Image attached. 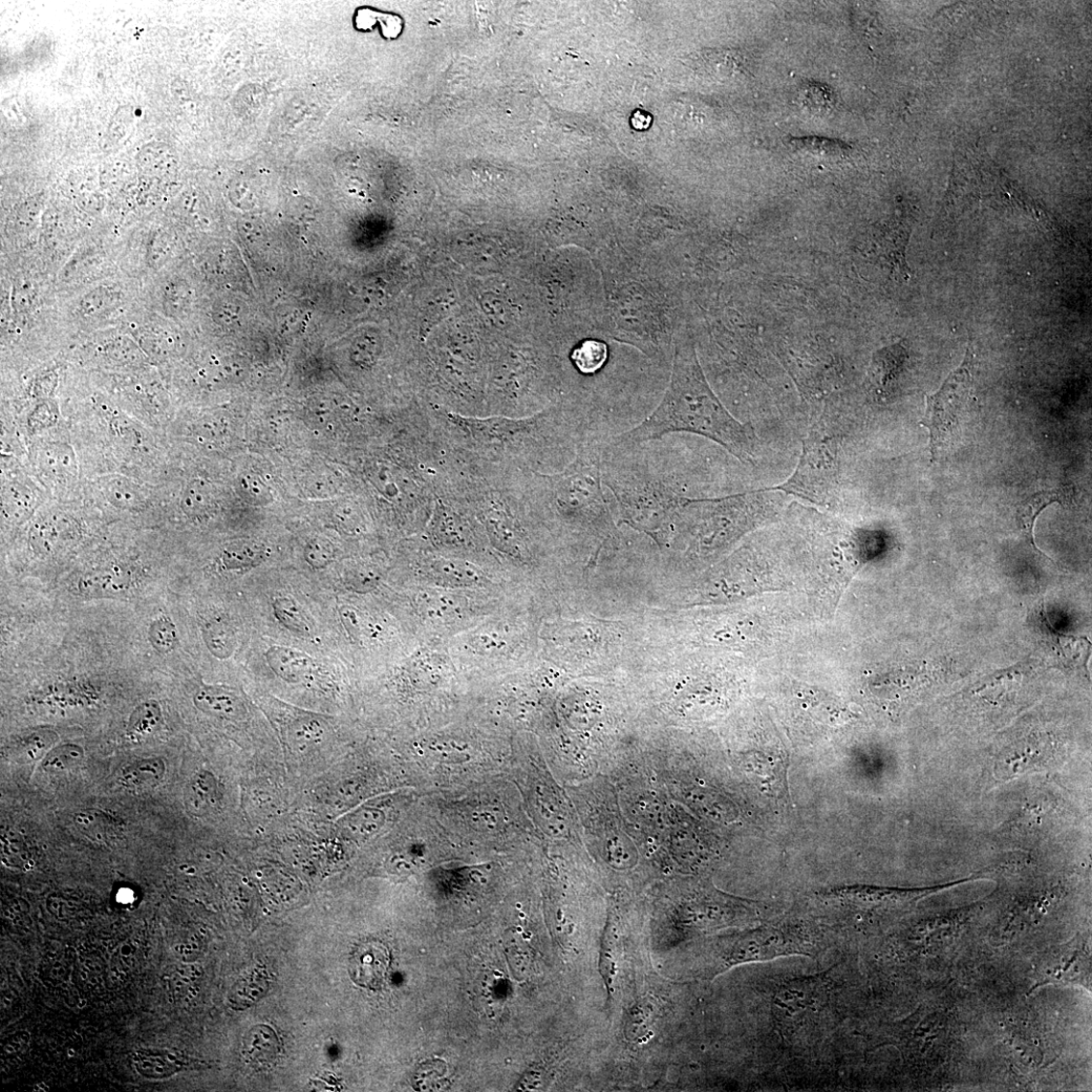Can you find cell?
<instances>
[{"label":"cell","mask_w":1092,"mask_h":1092,"mask_svg":"<svg viewBox=\"0 0 1092 1092\" xmlns=\"http://www.w3.org/2000/svg\"><path fill=\"white\" fill-rule=\"evenodd\" d=\"M763 1078L817 1085L846 1058V959L805 975H761L756 985Z\"/></svg>","instance_id":"obj_1"},{"label":"cell","mask_w":1092,"mask_h":1092,"mask_svg":"<svg viewBox=\"0 0 1092 1092\" xmlns=\"http://www.w3.org/2000/svg\"><path fill=\"white\" fill-rule=\"evenodd\" d=\"M604 293L603 338L672 367L683 332L682 278L652 256L613 243L591 255Z\"/></svg>","instance_id":"obj_2"},{"label":"cell","mask_w":1092,"mask_h":1092,"mask_svg":"<svg viewBox=\"0 0 1092 1092\" xmlns=\"http://www.w3.org/2000/svg\"><path fill=\"white\" fill-rule=\"evenodd\" d=\"M668 389L656 410L627 433L610 436L613 446H637L675 433L709 438L744 463L755 461L756 438L725 408L700 368L691 340H677Z\"/></svg>","instance_id":"obj_3"},{"label":"cell","mask_w":1092,"mask_h":1092,"mask_svg":"<svg viewBox=\"0 0 1092 1092\" xmlns=\"http://www.w3.org/2000/svg\"><path fill=\"white\" fill-rule=\"evenodd\" d=\"M604 489L610 491L621 521L653 535L658 543L668 537L685 498L639 461L631 446L607 442L602 462Z\"/></svg>","instance_id":"obj_4"},{"label":"cell","mask_w":1092,"mask_h":1092,"mask_svg":"<svg viewBox=\"0 0 1092 1092\" xmlns=\"http://www.w3.org/2000/svg\"><path fill=\"white\" fill-rule=\"evenodd\" d=\"M838 937L800 918L726 934L712 940L710 975L714 978L734 967L784 957L818 959L834 946Z\"/></svg>","instance_id":"obj_5"},{"label":"cell","mask_w":1092,"mask_h":1092,"mask_svg":"<svg viewBox=\"0 0 1092 1092\" xmlns=\"http://www.w3.org/2000/svg\"><path fill=\"white\" fill-rule=\"evenodd\" d=\"M839 437L824 418L812 426L803 440L802 455L794 475L783 484L765 488L782 490L824 505L836 497L840 486Z\"/></svg>","instance_id":"obj_6"},{"label":"cell","mask_w":1092,"mask_h":1092,"mask_svg":"<svg viewBox=\"0 0 1092 1092\" xmlns=\"http://www.w3.org/2000/svg\"><path fill=\"white\" fill-rule=\"evenodd\" d=\"M975 367V350L970 341L961 366L936 394L927 397L922 424L930 432L933 461L943 457L961 435L962 424L969 410Z\"/></svg>","instance_id":"obj_7"},{"label":"cell","mask_w":1092,"mask_h":1092,"mask_svg":"<svg viewBox=\"0 0 1092 1092\" xmlns=\"http://www.w3.org/2000/svg\"><path fill=\"white\" fill-rule=\"evenodd\" d=\"M929 889H896L873 886H845L826 891L824 895L828 901L841 909L873 910L886 909L905 905L920 896L926 895Z\"/></svg>","instance_id":"obj_8"},{"label":"cell","mask_w":1092,"mask_h":1092,"mask_svg":"<svg viewBox=\"0 0 1092 1092\" xmlns=\"http://www.w3.org/2000/svg\"><path fill=\"white\" fill-rule=\"evenodd\" d=\"M36 466L44 481L55 488H69L77 478V463L72 449L62 443H49L39 449Z\"/></svg>","instance_id":"obj_9"},{"label":"cell","mask_w":1092,"mask_h":1092,"mask_svg":"<svg viewBox=\"0 0 1092 1092\" xmlns=\"http://www.w3.org/2000/svg\"><path fill=\"white\" fill-rule=\"evenodd\" d=\"M77 523L66 514H51L38 520L31 530V544L41 553H55L77 541Z\"/></svg>","instance_id":"obj_10"},{"label":"cell","mask_w":1092,"mask_h":1092,"mask_svg":"<svg viewBox=\"0 0 1092 1092\" xmlns=\"http://www.w3.org/2000/svg\"><path fill=\"white\" fill-rule=\"evenodd\" d=\"M134 589V575L119 567L85 574L77 584L78 594L95 599L121 598Z\"/></svg>","instance_id":"obj_11"},{"label":"cell","mask_w":1092,"mask_h":1092,"mask_svg":"<svg viewBox=\"0 0 1092 1092\" xmlns=\"http://www.w3.org/2000/svg\"><path fill=\"white\" fill-rule=\"evenodd\" d=\"M389 962V952L380 943L362 944L350 960L351 977L361 987L377 990L388 973Z\"/></svg>","instance_id":"obj_12"},{"label":"cell","mask_w":1092,"mask_h":1092,"mask_svg":"<svg viewBox=\"0 0 1092 1092\" xmlns=\"http://www.w3.org/2000/svg\"><path fill=\"white\" fill-rule=\"evenodd\" d=\"M462 597L441 592H425L416 599L418 613L434 627L461 623L465 614Z\"/></svg>","instance_id":"obj_13"},{"label":"cell","mask_w":1092,"mask_h":1092,"mask_svg":"<svg viewBox=\"0 0 1092 1092\" xmlns=\"http://www.w3.org/2000/svg\"><path fill=\"white\" fill-rule=\"evenodd\" d=\"M243 1051L249 1064L257 1068H265L271 1065L280 1055L281 1042L270 1026L255 1025L244 1038Z\"/></svg>","instance_id":"obj_14"},{"label":"cell","mask_w":1092,"mask_h":1092,"mask_svg":"<svg viewBox=\"0 0 1092 1092\" xmlns=\"http://www.w3.org/2000/svg\"><path fill=\"white\" fill-rule=\"evenodd\" d=\"M266 657L272 672L289 683L301 682L314 670V662L309 656L290 648L272 647Z\"/></svg>","instance_id":"obj_15"},{"label":"cell","mask_w":1092,"mask_h":1092,"mask_svg":"<svg viewBox=\"0 0 1092 1092\" xmlns=\"http://www.w3.org/2000/svg\"><path fill=\"white\" fill-rule=\"evenodd\" d=\"M165 764L159 758L130 762L121 770V783L136 794L155 789L165 775Z\"/></svg>","instance_id":"obj_16"},{"label":"cell","mask_w":1092,"mask_h":1092,"mask_svg":"<svg viewBox=\"0 0 1092 1092\" xmlns=\"http://www.w3.org/2000/svg\"><path fill=\"white\" fill-rule=\"evenodd\" d=\"M218 784L210 773L199 772L191 777L184 790V804L192 817L202 818L218 803Z\"/></svg>","instance_id":"obj_17"},{"label":"cell","mask_w":1092,"mask_h":1092,"mask_svg":"<svg viewBox=\"0 0 1092 1092\" xmlns=\"http://www.w3.org/2000/svg\"><path fill=\"white\" fill-rule=\"evenodd\" d=\"M1074 488L1066 486L1052 490L1038 492V494L1031 497L1022 505L1019 512V520L1027 539L1032 542L1036 549L1037 546L1034 544V526L1041 512L1049 505L1056 502L1061 504L1070 503L1074 501Z\"/></svg>","instance_id":"obj_18"},{"label":"cell","mask_w":1092,"mask_h":1092,"mask_svg":"<svg viewBox=\"0 0 1092 1092\" xmlns=\"http://www.w3.org/2000/svg\"><path fill=\"white\" fill-rule=\"evenodd\" d=\"M608 342L601 338H586L573 349L570 359L574 371L585 378L602 372L609 357Z\"/></svg>","instance_id":"obj_19"},{"label":"cell","mask_w":1092,"mask_h":1092,"mask_svg":"<svg viewBox=\"0 0 1092 1092\" xmlns=\"http://www.w3.org/2000/svg\"><path fill=\"white\" fill-rule=\"evenodd\" d=\"M181 506L189 518H207L217 508L216 490L207 481L192 480L183 490Z\"/></svg>","instance_id":"obj_20"},{"label":"cell","mask_w":1092,"mask_h":1092,"mask_svg":"<svg viewBox=\"0 0 1092 1092\" xmlns=\"http://www.w3.org/2000/svg\"><path fill=\"white\" fill-rule=\"evenodd\" d=\"M268 548L256 541H240L226 546L220 554L219 562L224 571H241L264 563Z\"/></svg>","instance_id":"obj_21"},{"label":"cell","mask_w":1092,"mask_h":1092,"mask_svg":"<svg viewBox=\"0 0 1092 1092\" xmlns=\"http://www.w3.org/2000/svg\"><path fill=\"white\" fill-rule=\"evenodd\" d=\"M98 488L106 501L117 508L138 509L146 502L143 489L124 477H104L99 481Z\"/></svg>","instance_id":"obj_22"},{"label":"cell","mask_w":1092,"mask_h":1092,"mask_svg":"<svg viewBox=\"0 0 1092 1092\" xmlns=\"http://www.w3.org/2000/svg\"><path fill=\"white\" fill-rule=\"evenodd\" d=\"M465 649L479 657L500 658L510 649L508 635L502 628H483L470 632L464 638Z\"/></svg>","instance_id":"obj_23"},{"label":"cell","mask_w":1092,"mask_h":1092,"mask_svg":"<svg viewBox=\"0 0 1092 1092\" xmlns=\"http://www.w3.org/2000/svg\"><path fill=\"white\" fill-rule=\"evenodd\" d=\"M194 700L200 711L223 718L238 717L244 710L238 697L218 688L200 689Z\"/></svg>","instance_id":"obj_24"},{"label":"cell","mask_w":1092,"mask_h":1092,"mask_svg":"<svg viewBox=\"0 0 1092 1092\" xmlns=\"http://www.w3.org/2000/svg\"><path fill=\"white\" fill-rule=\"evenodd\" d=\"M161 721L159 704L154 701L145 702L132 714L126 727V737L133 742H143L158 731Z\"/></svg>","instance_id":"obj_25"},{"label":"cell","mask_w":1092,"mask_h":1092,"mask_svg":"<svg viewBox=\"0 0 1092 1092\" xmlns=\"http://www.w3.org/2000/svg\"><path fill=\"white\" fill-rule=\"evenodd\" d=\"M36 499L31 490L24 484L9 483L3 490V509L12 522L26 520L32 514Z\"/></svg>","instance_id":"obj_26"},{"label":"cell","mask_w":1092,"mask_h":1092,"mask_svg":"<svg viewBox=\"0 0 1092 1092\" xmlns=\"http://www.w3.org/2000/svg\"><path fill=\"white\" fill-rule=\"evenodd\" d=\"M274 615L278 621L289 630L309 636L311 626L301 605L294 599L287 596L276 597L272 602Z\"/></svg>","instance_id":"obj_27"},{"label":"cell","mask_w":1092,"mask_h":1092,"mask_svg":"<svg viewBox=\"0 0 1092 1092\" xmlns=\"http://www.w3.org/2000/svg\"><path fill=\"white\" fill-rule=\"evenodd\" d=\"M57 740L53 732L41 731L21 736L13 742V755L28 762L46 756Z\"/></svg>","instance_id":"obj_28"},{"label":"cell","mask_w":1092,"mask_h":1092,"mask_svg":"<svg viewBox=\"0 0 1092 1092\" xmlns=\"http://www.w3.org/2000/svg\"><path fill=\"white\" fill-rule=\"evenodd\" d=\"M171 150L160 143H150L141 149L137 156L139 169L152 177L163 176L174 165Z\"/></svg>","instance_id":"obj_29"},{"label":"cell","mask_w":1092,"mask_h":1092,"mask_svg":"<svg viewBox=\"0 0 1092 1092\" xmlns=\"http://www.w3.org/2000/svg\"><path fill=\"white\" fill-rule=\"evenodd\" d=\"M84 759L83 749L76 744H63L52 748L42 760V767L50 774H61L77 769Z\"/></svg>","instance_id":"obj_30"},{"label":"cell","mask_w":1092,"mask_h":1092,"mask_svg":"<svg viewBox=\"0 0 1092 1092\" xmlns=\"http://www.w3.org/2000/svg\"><path fill=\"white\" fill-rule=\"evenodd\" d=\"M135 1067L139 1074L149 1079H164L179 1072L178 1064L167 1054L153 1051H140L135 1055Z\"/></svg>","instance_id":"obj_31"},{"label":"cell","mask_w":1092,"mask_h":1092,"mask_svg":"<svg viewBox=\"0 0 1092 1092\" xmlns=\"http://www.w3.org/2000/svg\"><path fill=\"white\" fill-rule=\"evenodd\" d=\"M204 637L209 651L218 658H229L237 650V635L227 624H210L205 629Z\"/></svg>","instance_id":"obj_32"},{"label":"cell","mask_w":1092,"mask_h":1092,"mask_svg":"<svg viewBox=\"0 0 1092 1092\" xmlns=\"http://www.w3.org/2000/svg\"><path fill=\"white\" fill-rule=\"evenodd\" d=\"M148 638L150 645L162 655L175 651L179 644L177 628L173 621L165 615H160L150 624Z\"/></svg>","instance_id":"obj_33"},{"label":"cell","mask_w":1092,"mask_h":1092,"mask_svg":"<svg viewBox=\"0 0 1092 1092\" xmlns=\"http://www.w3.org/2000/svg\"><path fill=\"white\" fill-rule=\"evenodd\" d=\"M75 824L89 837L98 841L109 840L116 827L113 819L98 810H85L78 813Z\"/></svg>","instance_id":"obj_34"},{"label":"cell","mask_w":1092,"mask_h":1092,"mask_svg":"<svg viewBox=\"0 0 1092 1092\" xmlns=\"http://www.w3.org/2000/svg\"><path fill=\"white\" fill-rule=\"evenodd\" d=\"M268 983L264 974H252L241 980L231 992L230 1001L235 1005L248 1006L264 997Z\"/></svg>","instance_id":"obj_35"},{"label":"cell","mask_w":1092,"mask_h":1092,"mask_svg":"<svg viewBox=\"0 0 1092 1092\" xmlns=\"http://www.w3.org/2000/svg\"><path fill=\"white\" fill-rule=\"evenodd\" d=\"M459 567L454 564L445 565L444 563L435 565L433 572L434 577L436 581L451 587L470 588L481 584V576L478 572Z\"/></svg>","instance_id":"obj_36"},{"label":"cell","mask_w":1092,"mask_h":1092,"mask_svg":"<svg viewBox=\"0 0 1092 1092\" xmlns=\"http://www.w3.org/2000/svg\"><path fill=\"white\" fill-rule=\"evenodd\" d=\"M3 860L8 866L25 868L29 866V852L23 838L14 831L6 832L3 836Z\"/></svg>","instance_id":"obj_37"},{"label":"cell","mask_w":1092,"mask_h":1092,"mask_svg":"<svg viewBox=\"0 0 1092 1092\" xmlns=\"http://www.w3.org/2000/svg\"><path fill=\"white\" fill-rule=\"evenodd\" d=\"M618 933L615 930H606L601 955V972L606 987L610 990L615 976L616 960L618 951Z\"/></svg>","instance_id":"obj_38"},{"label":"cell","mask_w":1092,"mask_h":1092,"mask_svg":"<svg viewBox=\"0 0 1092 1092\" xmlns=\"http://www.w3.org/2000/svg\"><path fill=\"white\" fill-rule=\"evenodd\" d=\"M238 487L242 496L249 503L266 505L272 500L270 489L260 477L251 474L241 476Z\"/></svg>","instance_id":"obj_39"},{"label":"cell","mask_w":1092,"mask_h":1092,"mask_svg":"<svg viewBox=\"0 0 1092 1092\" xmlns=\"http://www.w3.org/2000/svg\"><path fill=\"white\" fill-rule=\"evenodd\" d=\"M304 554L310 566L315 569H323L332 563L335 550L329 541L318 538L307 545Z\"/></svg>","instance_id":"obj_40"},{"label":"cell","mask_w":1092,"mask_h":1092,"mask_svg":"<svg viewBox=\"0 0 1092 1092\" xmlns=\"http://www.w3.org/2000/svg\"><path fill=\"white\" fill-rule=\"evenodd\" d=\"M42 412H44V410L38 411L35 417L32 418V426L33 428H36V430H40V427H46L47 425L53 423L54 418L50 415V413L47 410L45 414Z\"/></svg>","instance_id":"obj_41"}]
</instances>
